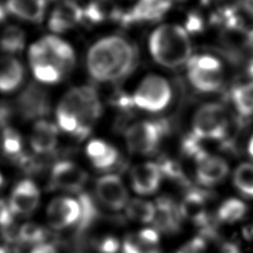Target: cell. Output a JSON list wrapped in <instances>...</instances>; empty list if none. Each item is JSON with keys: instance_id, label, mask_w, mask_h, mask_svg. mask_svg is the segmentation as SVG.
Instances as JSON below:
<instances>
[{"instance_id": "obj_1", "label": "cell", "mask_w": 253, "mask_h": 253, "mask_svg": "<svg viewBox=\"0 0 253 253\" xmlns=\"http://www.w3.org/2000/svg\"><path fill=\"white\" fill-rule=\"evenodd\" d=\"M86 62L88 72L95 80L116 81L131 72L136 63V51L123 37L109 36L90 47Z\"/></svg>"}, {"instance_id": "obj_2", "label": "cell", "mask_w": 253, "mask_h": 253, "mask_svg": "<svg viewBox=\"0 0 253 253\" xmlns=\"http://www.w3.org/2000/svg\"><path fill=\"white\" fill-rule=\"evenodd\" d=\"M102 114V105L96 90L90 86L74 87L61 98L56 109L59 128L83 139L92 130Z\"/></svg>"}, {"instance_id": "obj_3", "label": "cell", "mask_w": 253, "mask_h": 253, "mask_svg": "<svg viewBox=\"0 0 253 253\" xmlns=\"http://www.w3.org/2000/svg\"><path fill=\"white\" fill-rule=\"evenodd\" d=\"M149 50L158 64L167 68H176L188 62L192 44L183 27L166 24L156 28L150 35Z\"/></svg>"}, {"instance_id": "obj_4", "label": "cell", "mask_w": 253, "mask_h": 253, "mask_svg": "<svg viewBox=\"0 0 253 253\" xmlns=\"http://www.w3.org/2000/svg\"><path fill=\"white\" fill-rule=\"evenodd\" d=\"M134 107L146 112H160L170 103L172 90L169 82L158 75H148L141 80L131 95Z\"/></svg>"}, {"instance_id": "obj_5", "label": "cell", "mask_w": 253, "mask_h": 253, "mask_svg": "<svg viewBox=\"0 0 253 253\" xmlns=\"http://www.w3.org/2000/svg\"><path fill=\"white\" fill-rule=\"evenodd\" d=\"M168 131L169 125L165 120L142 121L128 126L125 136L129 150L140 154H150L156 150Z\"/></svg>"}, {"instance_id": "obj_6", "label": "cell", "mask_w": 253, "mask_h": 253, "mask_svg": "<svg viewBox=\"0 0 253 253\" xmlns=\"http://www.w3.org/2000/svg\"><path fill=\"white\" fill-rule=\"evenodd\" d=\"M228 130L226 112L218 104L202 106L195 114L192 134L198 139H221Z\"/></svg>"}, {"instance_id": "obj_7", "label": "cell", "mask_w": 253, "mask_h": 253, "mask_svg": "<svg viewBox=\"0 0 253 253\" xmlns=\"http://www.w3.org/2000/svg\"><path fill=\"white\" fill-rule=\"evenodd\" d=\"M29 60L34 76L42 83H57L65 74L51 59L42 39L31 45L29 49Z\"/></svg>"}, {"instance_id": "obj_8", "label": "cell", "mask_w": 253, "mask_h": 253, "mask_svg": "<svg viewBox=\"0 0 253 253\" xmlns=\"http://www.w3.org/2000/svg\"><path fill=\"white\" fill-rule=\"evenodd\" d=\"M18 110L26 120L42 119L49 112V99L45 90L36 83L29 84L18 98Z\"/></svg>"}, {"instance_id": "obj_9", "label": "cell", "mask_w": 253, "mask_h": 253, "mask_svg": "<svg viewBox=\"0 0 253 253\" xmlns=\"http://www.w3.org/2000/svg\"><path fill=\"white\" fill-rule=\"evenodd\" d=\"M171 5L172 0H138L129 11L122 13L119 20L124 25L158 21Z\"/></svg>"}, {"instance_id": "obj_10", "label": "cell", "mask_w": 253, "mask_h": 253, "mask_svg": "<svg viewBox=\"0 0 253 253\" xmlns=\"http://www.w3.org/2000/svg\"><path fill=\"white\" fill-rule=\"evenodd\" d=\"M96 194L103 204L113 210H122L128 203V194L124 183L114 174L102 176L97 180Z\"/></svg>"}, {"instance_id": "obj_11", "label": "cell", "mask_w": 253, "mask_h": 253, "mask_svg": "<svg viewBox=\"0 0 253 253\" xmlns=\"http://www.w3.org/2000/svg\"><path fill=\"white\" fill-rule=\"evenodd\" d=\"M198 181L206 186L215 185L221 182L228 174V165L221 157L210 154L203 150L195 157Z\"/></svg>"}, {"instance_id": "obj_12", "label": "cell", "mask_w": 253, "mask_h": 253, "mask_svg": "<svg viewBox=\"0 0 253 253\" xmlns=\"http://www.w3.org/2000/svg\"><path fill=\"white\" fill-rule=\"evenodd\" d=\"M51 183L54 187L66 191H78L85 185L88 175L71 161H59L51 169Z\"/></svg>"}, {"instance_id": "obj_13", "label": "cell", "mask_w": 253, "mask_h": 253, "mask_svg": "<svg viewBox=\"0 0 253 253\" xmlns=\"http://www.w3.org/2000/svg\"><path fill=\"white\" fill-rule=\"evenodd\" d=\"M81 209L77 201L71 198H56L47 207L46 215L49 224L61 229L73 224L80 216Z\"/></svg>"}, {"instance_id": "obj_14", "label": "cell", "mask_w": 253, "mask_h": 253, "mask_svg": "<svg viewBox=\"0 0 253 253\" xmlns=\"http://www.w3.org/2000/svg\"><path fill=\"white\" fill-rule=\"evenodd\" d=\"M40 202V191L37 185L31 180H23L19 182L13 189L9 208L12 213L28 214L33 212Z\"/></svg>"}, {"instance_id": "obj_15", "label": "cell", "mask_w": 253, "mask_h": 253, "mask_svg": "<svg viewBox=\"0 0 253 253\" xmlns=\"http://www.w3.org/2000/svg\"><path fill=\"white\" fill-rule=\"evenodd\" d=\"M82 20V8L75 1L64 0L51 12L48 19V28L54 33H63L73 28Z\"/></svg>"}, {"instance_id": "obj_16", "label": "cell", "mask_w": 253, "mask_h": 253, "mask_svg": "<svg viewBox=\"0 0 253 253\" xmlns=\"http://www.w3.org/2000/svg\"><path fill=\"white\" fill-rule=\"evenodd\" d=\"M162 173L159 165L153 162H145L135 165L130 173L132 189L140 195L154 193L159 187Z\"/></svg>"}, {"instance_id": "obj_17", "label": "cell", "mask_w": 253, "mask_h": 253, "mask_svg": "<svg viewBox=\"0 0 253 253\" xmlns=\"http://www.w3.org/2000/svg\"><path fill=\"white\" fill-rule=\"evenodd\" d=\"M58 128L52 123L39 120L32 129L30 144L33 150L40 154L51 152L57 144Z\"/></svg>"}, {"instance_id": "obj_18", "label": "cell", "mask_w": 253, "mask_h": 253, "mask_svg": "<svg viewBox=\"0 0 253 253\" xmlns=\"http://www.w3.org/2000/svg\"><path fill=\"white\" fill-rule=\"evenodd\" d=\"M180 214L198 225L208 222L207 197L201 191H191L184 197L180 208Z\"/></svg>"}, {"instance_id": "obj_19", "label": "cell", "mask_w": 253, "mask_h": 253, "mask_svg": "<svg viewBox=\"0 0 253 253\" xmlns=\"http://www.w3.org/2000/svg\"><path fill=\"white\" fill-rule=\"evenodd\" d=\"M124 253H159V236L155 229L144 228L128 235L123 242Z\"/></svg>"}, {"instance_id": "obj_20", "label": "cell", "mask_w": 253, "mask_h": 253, "mask_svg": "<svg viewBox=\"0 0 253 253\" xmlns=\"http://www.w3.org/2000/svg\"><path fill=\"white\" fill-rule=\"evenodd\" d=\"M51 59L63 70L70 71L75 63V53L69 43L55 36H45L42 39Z\"/></svg>"}, {"instance_id": "obj_21", "label": "cell", "mask_w": 253, "mask_h": 253, "mask_svg": "<svg viewBox=\"0 0 253 253\" xmlns=\"http://www.w3.org/2000/svg\"><path fill=\"white\" fill-rule=\"evenodd\" d=\"M24 79V67L13 56L0 58V92L10 93L16 90Z\"/></svg>"}, {"instance_id": "obj_22", "label": "cell", "mask_w": 253, "mask_h": 253, "mask_svg": "<svg viewBox=\"0 0 253 253\" xmlns=\"http://www.w3.org/2000/svg\"><path fill=\"white\" fill-rule=\"evenodd\" d=\"M191 84L201 92L216 91L222 83L221 69L187 66Z\"/></svg>"}, {"instance_id": "obj_23", "label": "cell", "mask_w": 253, "mask_h": 253, "mask_svg": "<svg viewBox=\"0 0 253 253\" xmlns=\"http://www.w3.org/2000/svg\"><path fill=\"white\" fill-rule=\"evenodd\" d=\"M86 153L94 167L107 169L118 160V150L110 143L102 139H92L86 146Z\"/></svg>"}, {"instance_id": "obj_24", "label": "cell", "mask_w": 253, "mask_h": 253, "mask_svg": "<svg viewBox=\"0 0 253 253\" xmlns=\"http://www.w3.org/2000/svg\"><path fill=\"white\" fill-rule=\"evenodd\" d=\"M6 9L20 19L40 23L44 15L45 0H7Z\"/></svg>"}, {"instance_id": "obj_25", "label": "cell", "mask_w": 253, "mask_h": 253, "mask_svg": "<svg viewBox=\"0 0 253 253\" xmlns=\"http://www.w3.org/2000/svg\"><path fill=\"white\" fill-rule=\"evenodd\" d=\"M83 10V19L91 24H99L107 19H120L122 13L111 0H93Z\"/></svg>"}, {"instance_id": "obj_26", "label": "cell", "mask_w": 253, "mask_h": 253, "mask_svg": "<svg viewBox=\"0 0 253 253\" xmlns=\"http://www.w3.org/2000/svg\"><path fill=\"white\" fill-rule=\"evenodd\" d=\"M155 206V216L153 221L158 228L164 231H174L178 228V214L179 210L170 199L160 198L157 200Z\"/></svg>"}, {"instance_id": "obj_27", "label": "cell", "mask_w": 253, "mask_h": 253, "mask_svg": "<svg viewBox=\"0 0 253 253\" xmlns=\"http://www.w3.org/2000/svg\"><path fill=\"white\" fill-rule=\"evenodd\" d=\"M25 33L17 26L6 27L0 36V48L8 53H17L25 46Z\"/></svg>"}, {"instance_id": "obj_28", "label": "cell", "mask_w": 253, "mask_h": 253, "mask_svg": "<svg viewBox=\"0 0 253 253\" xmlns=\"http://www.w3.org/2000/svg\"><path fill=\"white\" fill-rule=\"evenodd\" d=\"M126 211L129 218L139 222H151L155 216L154 204L142 199H132L128 201L126 206Z\"/></svg>"}, {"instance_id": "obj_29", "label": "cell", "mask_w": 253, "mask_h": 253, "mask_svg": "<svg viewBox=\"0 0 253 253\" xmlns=\"http://www.w3.org/2000/svg\"><path fill=\"white\" fill-rule=\"evenodd\" d=\"M247 207L242 201L230 198L220 205L217 211V217L220 221L233 223L240 220L245 215Z\"/></svg>"}, {"instance_id": "obj_30", "label": "cell", "mask_w": 253, "mask_h": 253, "mask_svg": "<svg viewBox=\"0 0 253 253\" xmlns=\"http://www.w3.org/2000/svg\"><path fill=\"white\" fill-rule=\"evenodd\" d=\"M233 184L242 195L253 198V164H239L233 173Z\"/></svg>"}, {"instance_id": "obj_31", "label": "cell", "mask_w": 253, "mask_h": 253, "mask_svg": "<svg viewBox=\"0 0 253 253\" xmlns=\"http://www.w3.org/2000/svg\"><path fill=\"white\" fill-rule=\"evenodd\" d=\"M232 100L236 110L242 116L253 114V82L236 87L232 93Z\"/></svg>"}, {"instance_id": "obj_32", "label": "cell", "mask_w": 253, "mask_h": 253, "mask_svg": "<svg viewBox=\"0 0 253 253\" xmlns=\"http://www.w3.org/2000/svg\"><path fill=\"white\" fill-rule=\"evenodd\" d=\"M2 149L5 154L11 157H17L23 149V141L20 133L12 128L5 127L2 133Z\"/></svg>"}, {"instance_id": "obj_33", "label": "cell", "mask_w": 253, "mask_h": 253, "mask_svg": "<svg viewBox=\"0 0 253 253\" xmlns=\"http://www.w3.org/2000/svg\"><path fill=\"white\" fill-rule=\"evenodd\" d=\"M19 236L26 242L40 244L44 238V231L40 225L28 222L23 224L19 229Z\"/></svg>"}, {"instance_id": "obj_34", "label": "cell", "mask_w": 253, "mask_h": 253, "mask_svg": "<svg viewBox=\"0 0 253 253\" xmlns=\"http://www.w3.org/2000/svg\"><path fill=\"white\" fill-rule=\"evenodd\" d=\"M206 243L203 238L196 237L184 244L177 253H205Z\"/></svg>"}, {"instance_id": "obj_35", "label": "cell", "mask_w": 253, "mask_h": 253, "mask_svg": "<svg viewBox=\"0 0 253 253\" xmlns=\"http://www.w3.org/2000/svg\"><path fill=\"white\" fill-rule=\"evenodd\" d=\"M97 246L100 253H116L120 247V244L116 237L106 236L99 241Z\"/></svg>"}, {"instance_id": "obj_36", "label": "cell", "mask_w": 253, "mask_h": 253, "mask_svg": "<svg viewBox=\"0 0 253 253\" xmlns=\"http://www.w3.org/2000/svg\"><path fill=\"white\" fill-rule=\"evenodd\" d=\"M185 24L184 29L187 33H198L203 30V20L196 13L189 14Z\"/></svg>"}, {"instance_id": "obj_37", "label": "cell", "mask_w": 253, "mask_h": 253, "mask_svg": "<svg viewBox=\"0 0 253 253\" xmlns=\"http://www.w3.org/2000/svg\"><path fill=\"white\" fill-rule=\"evenodd\" d=\"M12 214L9 206L3 201H0V225L6 226L10 224L12 221Z\"/></svg>"}, {"instance_id": "obj_38", "label": "cell", "mask_w": 253, "mask_h": 253, "mask_svg": "<svg viewBox=\"0 0 253 253\" xmlns=\"http://www.w3.org/2000/svg\"><path fill=\"white\" fill-rule=\"evenodd\" d=\"M30 253H57L55 248L48 243L37 244Z\"/></svg>"}, {"instance_id": "obj_39", "label": "cell", "mask_w": 253, "mask_h": 253, "mask_svg": "<svg viewBox=\"0 0 253 253\" xmlns=\"http://www.w3.org/2000/svg\"><path fill=\"white\" fill-rule=\"evenodd\" d=\"M221 253H240V251L234 244H225L221 250Z\"/></svg>"}, {"instance_id": "obj_40", "label": "cell", "mask_w": 253, "mask_h": 253, "mask_svg": "<svg viewBox=\"0 0 253 253\" xmlns=\"http://www.w3.org/2000/svg\"><path fill=\"white\" fill-rule=\"evenodd\" d=\"M243 5L245 10L253 16V0H243Z\"/></svg>"}, {"instance_id": "obj_41", "label": "cell", "mask_w": 253, "mask_h": 253, "mask_svg": "<svg viewBox=\"0 0 253 253\" xmlns=\"http://www.w3.org/2000/svg\"><path fill=\"white\" fill-rule=\"evenodd\" d=\"M247 150H248V153L249 155L253 158V135L252 137L250 138L249 140V143H248V147H247Z\"/></svg>"}, {"instance_id": "obj_42", "label": "cell", "mask_w": 253, "mask_h": 253, "mask_svg": "<svg viewBox=\"0 0 253 253\" xmlns=\"http://www.w3.org/2000/svg\"><path fill=\"white\" fill-rule=\"evenodd\" d=\"M4 18H5V10H4V8L0 5V23L4 20Z\"/></svg>"}, {"instance_id": "obj_43", "label": "cell", "mask_w": 253, "mask_h": 253, "mask_svg": "<svg viewBox=\"0 0 253 253\" xmlns=\"http://www.w3.org/2000/svg\"><path fill=\"white\" fill-rule=\"evenodd\" d=\"M3 182H4V179H3V176H2V175H1V173H0V187L2 186Z\"/></svg>"}, {"instance_id": "obj_44", "label": "cell", "mask_w": 253, "mask_h": 253, "mask_svg": "<svg viewBox=\"0 0 253 253\" xmlns=\"http://www.w3.org/2000/svg\"><path fill=\"white\" fill-rule=\"evenodd\" d=\"M0 253H6L5 249H4L2 246H0Z\"/></svg>"}, {"instance_id": "obj_45", "label": "cell", "mask_w": 253, "mask_h": 253, "mask_svg": "<svg viewBox=\"0 0 253 253\" xmlns=\"http://www.w3.org/2000/svg\"><path fill=\"white\" fill-rule=\"evenodd\" d=\"M71 1H73V0H71Z\"/></svg>"}]
</instances>
